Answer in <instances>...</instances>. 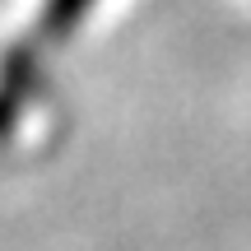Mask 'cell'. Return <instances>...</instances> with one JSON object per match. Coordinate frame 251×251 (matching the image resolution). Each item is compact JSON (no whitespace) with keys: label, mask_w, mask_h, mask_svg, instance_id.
I'll return each instance as SVG.
<instances>
[{"label":"cell","mask_w":251,"mask_h":251,"mask_svg":"<svg viewBox=\"0 0 251 251\" xmlns=\"http://www.w3.org/2000/svg\"><path fill=\"white\" fill-rule=\"evenodd\" d=\"M126 0H19L0 28V158H37L65 117L75 65Z\"/></svg>","instance_id":"cell-1"}]
</instances>
